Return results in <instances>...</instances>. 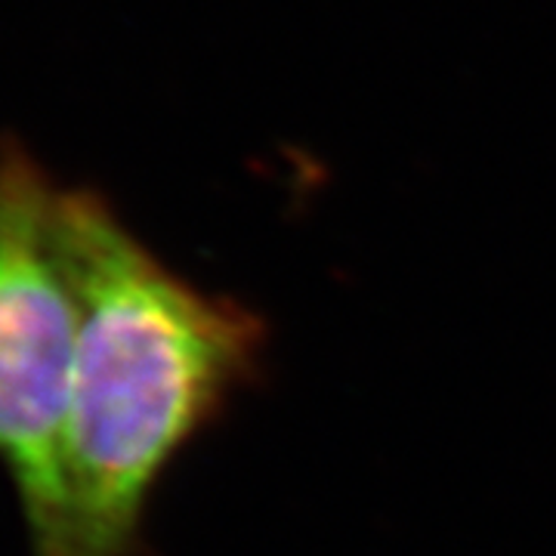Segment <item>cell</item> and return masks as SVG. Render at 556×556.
Instances as JSON below:
<instances>
[{"mask_svg":"<svg viewBox=\"0 0 556 556\" xmlns=\"http://www.w3.org/2000/svg\"><path fill=\"white\" fill-rule=\"evenodd\" d=\"M56 192L25 149H0V470L20 501L28 556H60L80 328Z\"/></svg>","mask_w":556,"mask_h":556,"instance_id":"obj_2","label":"cell"},{"mask_svg":"<svg viewBox=\"0 0 556 556\" xmlns=\"http://www.w3.org/2000/svg\"><path fill=\"white\" fill-rule=\"evenodd\" d=\"M56 236L80 309L60 556H146L161 477L257 371L263 325L164 266L97 192H56Z\"/></svg>","mask_w":556,"mask_h":556,"instance_id":"obj_1","label":"cell"}]
</instances>
